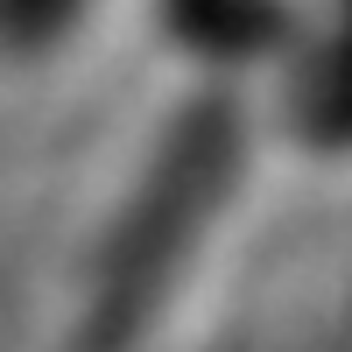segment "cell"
<instances>
[{
  "label": "cell",
  "mask_w": 352,
  "mask_h": 352,
  "mask_svg": "<svg viewBox=\"0 0 352 352\" xmlns=\"http://www.w3.org/2000/svg\"><path fill=\"white\" fill-rule=\"evenodd\" d=\"M162 28L212 64H247L254 50H268L275 28H289V8L282 0H162Z\"/></svg>",
  "instance_id": "obj_1"
}]
</instances>
